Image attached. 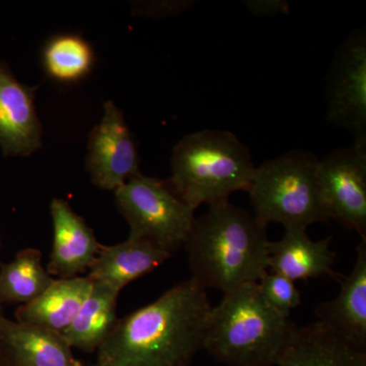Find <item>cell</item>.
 <instances>
[{
	"mask_svg": "<svg viewBox=\"0 0 366 366\" xmlns=\"http://www.w3.org/2000/svg\"><path fill=\"white\" fill-rule=\"evenodd\" d=\"M115 204L129 226V238L146 239L172 254L184 245L196 216L168 182L143 173L114 192Z\"/></svg>",
	"mask_w": 366,
	"mask_h": 366,
	"instance_id": "8992f818",
	"label": "cell"
},
{
	"mask_svg": "<svg viewBox=\"0 0 366 366\" xmlns=\"http://www.w3.org/2000/svg\"><path fill=\"white\" fill-rule=\"evenodd\" d=\"M336 254L331 249V237L310 239L307 229H285L283 237L269 242V269L292 281L336 277L333 266Z\"/></svg>",
	"mask_w": 366,
	"mask_h": 366,
	"instance_id": "9a60e30c",
	"label": "cell"
},
{
	"mask_svg": "<svg viewBox=\"0 0 366 366\" xmlns=\"http://www.w3.org/2000/svg\"><path fill=\"white\" fill-rule=\"evenodd\" d=\"M194 1L134 2V13L142 16L161 19L182 14L194 6Z\"/></svg>",
	"mask_w": 366,
	"mask_h": 366,
	"instance_id": "7402d4cb",
	"label": "cell"
},
{
	"mask_svg": "<svg viewBox=\"0 0 366 366\" xmlns=\"http://www.w3.org/2000/svg\"><path fill=\"white\" fill-rule=\"evenodd\" d=\"M86 166L93 184L112 192L141 173L139 154L124 113L112 101L104 103L102 120L89 137Z\"/></svg>",
	"mask_w": 366,
	"mask_h": 366,
	"instance_id": "9c48e42d",
	"label": "cell"
},
{
	"mask_svg": "<svg viewBox=\"0 0 366 366\" xmlns=\"http://www.w3.org/2000/svg\"><path fill=\"white\" fill-rule=\"evenodd\" d=\"M42 64L46 74L53 81L78 83L91 74L95 64V51L81 36L59 34L45 43Z\"/></svg>",
	"mask_w": 366,
	"mask_h": 366,
	"instance_id": "ffe728a7",
	"label": "cell"
},
{
	"mask_svg": "<svg viewBox=\"0 0 366 366\" xmlns=\"http://www.w3.org/2000/svg\"><path fill=\"white\" fill-rule=\"evenodd\" d=\"M1 327L18 366H85L62 334L6 317Z\"/></svg>",
	"mask_w": 366,
	"mask_h": 366,
	"instance_id": "e0dca14e",
	"label": "cell"
},
{
	"mask_svg": "<svg viewBox=\"0 0 366 366\" xmlns=\"http://www.w3.org/2000/svg\"><path fill=\"white\" fill-rule=\"evenodd\" d=\"M171 255L149 240L129 237L117 244L102 245L86 276L120 293L132 282L157 269Z\"/></svg>",
	"mask_w": 366,
	"mask_h": 366,
	"instance_id": "4fadbf2b",
	"label": "cell"
},
{
	"mask_svg": "<svg viewBox=\"0 0 366 366\" xmlns=\"http://www.w3.org/2000/svg\"><path fill=\"white\" fill-rule=\"evenodd\" d=\"M88 276L56 279L37 300L16 308V320L64 334L90 295Z\"/></svg>",
	"mask_w": 366,
	"mask_h": 366,
	"instance_id": "2e32d148",
	"label": "cell"
},
{
	"mask_svg": "<svg viewBox=\"0 0 366 366\" xmlns=\"http://www.w3.org/2000/svg\"><path fill=\"white\" fill-rule=\"evenodd\" d=\"M319 182L330 220L366 240V142H354L320 159Z\"/></svg>",
	"mask_w": 366,
	"mask_h": 366,
	"instance_id": "ba28073f",
	"label": "cell"
},
{
	"mask_svg": "<svg viewBox=\"0 0 366 366\" xmlns=\"http://www.w3.org/2000/svg\"><path fill=\"white\" fill-rule=\"evenodd\" d=\"M50 215L53 242L46 268L48 273L56 279L74 278L86 273L102 247L93 229L62 199H52Z\"/></svg>",
	"mask_w": 366,
	"mask_h": 366,
	"instance_id": "8fae6325",
	"label": "cell"
},
{
	"mask_svg": "<svg viewBox=\"0 0 366 366\" xmlns=\"http://www.w3.org/2000/svg\"><path fill=\"white\" fill-rule=\"evenodd\" d=\"M295 326L245 284L212 307L204 349L229 366H274Z\"/></svg>",
	"mask_w": 366,
	"mask_h": 366,
	"instance_id": "3957f363",
	"label": "cell"
},
{
	"mask_svg": "<svg viewBox=\"0 0 366 366\" xmlns=\"http://www.w3.org/2000/svg\"><path fill=\"white\" fill-rule=\"evenodd\" d=\"M2 250H4V239H2L1 232H0V255H1Z\"/></svg>",
	"mask_w": 366,
	"mask_h": 366,
	"instance_id": "d4e9b609",
	"label": "cell"
},
{
	"mask_svg": "<svg viewBox=\"0 0 366 366\" xmlns=\"http://www.w3.org/2000/svg\"><path fill=\"white\" fill-rule=\"evenodd\" d=\"M54 280L43 266L39 249H21L11 262H0V303L28 305L42 295Z\"/></svg>",
	"mask_w": 366,
	"mask_h": 366,
	"instance_id": "d6986e66",
	"label": "cell"
},
{
	"mask_svg": "<svg viewBox=\"0 0 366 366\" xmlns=\"http://www.w3.org/2000/svg\"><path fill=\"white\" fill-rule=\"evenodd\" d=\"M249 11L254 16H267L288 14L290 6L285 0H249L245 1Z\"/></svg>",
	"mask_w": 366,
	"mask_h": 366,
	"instance_id": "603a6c76",
	"label": "cell"
},
{
	"mask_svg": "<svg viewBox=\"0 0 366 366\" xmlns=\"http://www.w3.org/2000/svg\"><path fill=\"white\" fill-rule=\"evenodd\" d=\"M118 296L114 289L93 282L90 295L62 334L72 349L86 353L98 351L118 320Z\"/></svg>",
	"mask_w": 366,
	"mask_h": 366,
	"instance_id": "ac0fdd59",
	"label": "cell"
},
{
	"mask_svg": "<svg viewBox=\"0 0 366 366\" xmlns=\"http://www.w3.org/2000/svg\"><path fill=\"white\" fill-rule=\"evenodd\" d=\"M327 120L354 142H366V30L356 29L337 48L327 76Z\"/></svg>",
	"mask_w": 366,
	"mask_h": 366,
	"instance_id": "52a82bcc",
	"label": "cell"
},
{
	"mask_svg": "<svg viewBox=\"0 0 366 366\" xmlns=\"http://www.w3.org/2000/svg\"><path fill=\"white\" fill-rule=\"evenodd\" d=\"M92 366H103V365H99V363L96 362L95 365H93Z\"/></svg>",
	"mask_w": 366,
	"mask_h": 366,
	"instance_id": "484cf974",
	"label": "cell"
},
{
	"mask_svg": "<svg viewBox=\"0 0 366 366\" xmlns=\"http://www.w3.org/2000/svg\"><path fill=\"white\" fill-rule=\"evenodd\" d=\"M4 317V305L0 303V366H18L2 332L1 322Z\"/></svg>",
	"mask_w": 366,
	"mask_h": 366,
	"instance_id": "cb8c5ba5",
	"label": "cell"
},
{
	"mask_svg": "<svg viewBox=\"0 0 366 366\" xmlns=\"http://www.w3.org/2000/svg\"><path fill=\"white\" fill-rule=\"evenodd\" d=\"M320 159L293 150L255 167L247 194L254 216L264 225L307 229L327 222L319 182Z\"/></svg>",
	"mask_w": 366,
	"mask_h": 366,
	"instance_id": "5b68a950",
	"label": "cell"
},
{
	"mask_svg": "<svg viewBox=\"0 0 366 366\" xmlns=\"http://www.w3.org/2000/svg\"><path fill=\"white\" fill-rule=\"evenodd\" d=\"M212 305L194 279L118 319L98 349L103 366H189L204 349Z\"/></svg>",
	"mask_w": 366,
	"mask_h": 366,
	"instance_id": "6da1fadb",
	"label": "cell"
},
{
	"mask_svg": "<svg viewBox=\"0 0 366 366\" xmlns=\"http://www.w3.org/2000/svg\"><path fill=\"white\" fill-rule=\"evenodd\" d=\"M262 297L286 317L301 305V295L295 282L283 274L267 272L257 282Z\"/></svg>",
	"mask_w": 366,
	"mask_h": 366,
	"instance_id": "44dd1931",
	"label": "cell"
},
{
	"mask_svg": "<svg viewBox=\"0 0 366 366\" xmlns=\"http://www.w3.org/2000/svg\"><path fill=\"white\" fill-rule=\"evenodd\" d=\"M35 92L0 60V150L6 157H28L42 147Z\"/></svg>",
	"mask_w": 366,
	"mask_h": 366,
	"instance_id": "30bf717a",
	"label": "cell"
},
{
	"mask_svg": "<svg viewBox=\"0 0 366 366\" xmlns=\"http://www.w3.org/2000/svg\"><path fill=\"white\" fill-rule=\"evenodd\" d=\"M267 226L229 201L209 206L197 218L183 249L192 277L204 289L224 295L257 283L269 269Z\"/></svg>",
	"mask_w": 366,
	"mask_h": 366,
	"instance_id": "7a4b0ae2",
	"label": "cell"
},
{
	"mask_svg": "<svg viewBox=\"0 0 366 366\" xmlns=\"http://www.w3.org/2000/svg\"><path fill=\"white\" fill-rule=\"evenodd\" d=\"M335 300L315 308L317 322L348 343L366 350V240L356 247L352 271L344 277Z\"/></svg>",
	"mask_w": 366,
	"mask_h": 366,
	"instance_id": "7c38bea8",
	"label": "cell"
},
{
	"mask_svg": "<svg viewBox=\"0 0 366 366\" xmlns=\"http://www.w3.org/2000/svg\"><path fill=\"white\" fill-rule=\"evenodd\" d=\"M274 366H366V350L317 322L307 327L295 325Z\"/></svg>",
	"mask_w": 366,
	"mask_h": 366,
	"instance_id": "5bb4252c",
	"label": "cell"
},
{
	"mask_svg": "<svg viewBox=\"0 0 366 366\" xmlns=\"http://www.w3.org/2000/svg\"><path fill=\"white\" fill-rule=\"evenodd\" d=\"M255 166L249 148L235 134L203 129L187 134L173 148L171 189L190 208L229 201L247 192Z\"/></svg>",
	"mask_w": 366,
	"mask_h": 366,
	"instance_id": "277c9868",
	"label": "cell"
}]
</instances>
